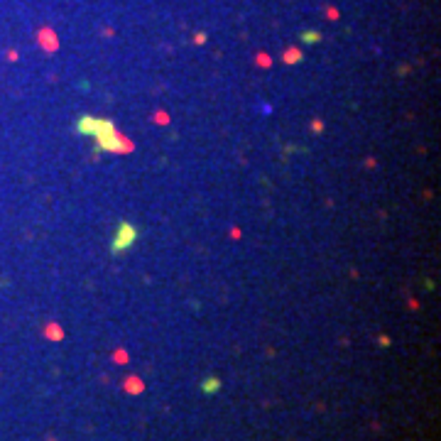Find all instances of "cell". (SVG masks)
Masks as SVG:
<instances>
[{
  "label": "cell",
  "mask_w": 441,
  "mask_h": 441,
  "mask_svg": "<svg viewBox=\"0 0 441 441\" xmlns=\"http://www.w3.org/2000/svg\"><path fill=\"white\" fill-rule=\"evenodd\" d=\"M218 380H206L204 383V392H213V390H218Z\"/></svg>",
  "instance_id": "2"
},
{
  "label": "cell",
  "mask_w": 441,
  "mask_h": 441,
  "mask_svg": "<svg viewBox=\"0 0 441 441\" xmlns=\"http://www.w3.org/2000/svg\"><path fill=\"white\" fill-rule=\"evenodd\" d=\"M118 231H121V235H115V245H113V248H115V250H123V248H128V245L135 240V235H137V233L132 231L128 223H121V228H118Z\"/></svg>",
  "instance_id": "1"
}]
</instances>
